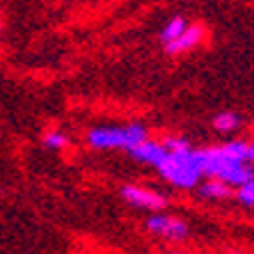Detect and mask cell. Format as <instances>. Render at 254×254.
<instances>
[{
  "label": "cell",
  "mask_w": 254,
  "mask_h": 254,
  "mask_svg": "<svg viewBox=\"0 0 254 254\" xmlns=\"http://www.w3.org/2000/svg\"><path fill=\"white\" fill-rule=\"evenodd\" d=\"M213 126H215V130L218 133H231V130H236L238 126H241V117H238L236 113H220L218 117L213 119Z\"/></svg>",
  "instance_id": "cell-11"
},
{
  "label": "cell",
  "mask_w": 254,
  "mask_h": 254,
  "mask_svg": "<svg viewBox=\"0 0 254 254\" xmlns=\"http://www.w3.org/2000/svg\"><path fill=\"white\" fill-rule=\"evenodd\" d=\"M199 195L204 199H213V201H220V199H229L234 195V190L227 181L222 179H215V177H208L204 184L199 186Z\"/></svg>",
  "instance_id": "cell-9"
},
{
  "label": "cell",
  "mask_w": 254,
  "mask_h": 254,
  "mask_svg": "<svg viewBox=\"0 0 254 254\" xmlns=\"http://www.w3.org/2000/svg\"><path fill=\"white\" fill-rule=\"evenodd\" d=\"M250 160L254 163V142H250Z\"/></svg>",
  "instance_id": "cell-15"
},
{
  "label": "cell",
  "mask_w": 254,
  "mask_h": 254,
  "mask_svg": "<svg viewBox=\"0 0 254 254\" xmlns=\"http://www.w3.org/2000/svg\"><path fill=\"white\" fill-rule=\"evenodd\" d=\"M215 179H222V181H227L229 186H243L248 184L250 179H254V167L250 165V160H234V163H229V165L225 167V170L220 172V177Z\"/></svg>",
  "instance_id": "cell-8"
},
{
  "label": "cell",
  "mask_w": 254,
  "mask_h": 254,
  "mask_svg": "<svg viewBox=\"0 0 254 254\" xmlns=\"http://www.w3.org/2000/svg\"><path fill=\"white\" fill-rule=\"evenodd\" d=\"M188 28V23H186V18L184 16H174V18H170L167 21V25L163 30H160V39H163V44H170V42H174L184 30Z\"/></svg>",
  "instance_id": "cell-10"
},
{
  "label": "cell",
  "mask_w": 254,
  "mask_h": 254,
  "mask_svg": "<svg viewBox=\"0 0 254 254\" xmlns=\"http://www.w3.org/2000/svg\"><path fill=\"white\" fill-rule=\"evenodd\" d=\"M206 37V28L204 25H188V28L181 32V35L174 39V42L165 44V51L170 55H179V53H186V51H190V48H195L201 44V39Z\"/></svg>",
  "instance_id": "cell-6"
},
{
  "label": "cell",
  "mask_w": 254,
  "mask_h": 254,
  "mask_svg": "<svg viewBox=\"0 0 254 254\" xmlns=\"http://www.w3.org/2000/svg\"><path fill=\"white\" fill-rule=\"evenodd\" d=\"M144 140H147V128L142 124L103 126V128H92L87 133V144L92 149H126L130 151Z\"/></svg>",
  "instance_id": "cell-2"
},
{
  "label": "cell",
  "mask_w": 254,
  "mask_h": 254,
  "mask_svg": "<svg viewBox=\"0 0 254 254\" xmlns=\"http://www.w3.org/2000/svg\"><path fill=\"white\" fill-rule=\"evenodd\" d=\"M69 144V137L64 133H60V130H48L46 135H44V147L46 149H53V151H60V149H64Z\"/></svg>",
  "instance_id": "cell-12"
},
{
  "label": "cell",
  "mask_w": 254,
  "mask_h": 254,
  "mask_svg": "<svg viewBox=\"0 0 254 254\" xmlns=\"http://www.w3.org/2000/svg\"><path fill=\"white\" fill-rule=\"evenodd\" d=\"M197 160H199V167H201V172H204V177H220V172L225 170L229 163H234V160L225 154L222 144H220V147L197 149Z\"/></svg>",
  "instance_id": "cell-5"
},
{
  "label": "cell",
  "mask_w": 254,
  "mask_h": 254,
  "mask_svg": "<svg viewBox=\"0 0 254 254\" xmlns=\"http://www.w3.org/2000/svg\"><path fill=\"white\" fill-rule=\"evenodd\" d=\"M163 144H165L167 151H184V149H192L188 140H184V137H177V135H167L165 140H163Z\"/></svg>",
  "instance_id": "cell-14"
},
{
  "label": "cell",
  "mask_w": 254,
  "mask_h": 254,
  "mask_svg": "<svg viewBox=\"0 0 254 254\" xmlns=\"http://www.w3.org/2000/svg\"><path fill=\"white\" fill-rule=\"evenodd\" d=\"M156 170L160 172V177L170 181L177 188H195L199 186V179L204 177V172L199 167L195 149H184V151H167L165 160L160 163Z\"/></svg>",
  "instance_id": "cell-1"
},
{
  "label": "cell",
  "mask_w": 254,
  "mask_h": 254,
  "mask_svg": "<svg viewBox=\"0 0 254 254\" xmlns=\"http://www.w3.org/2000/svg\"><path fill=\"white\" fill-rule=\"evenodd\" d=\"M236 199L241 201L243 206L254 208V179H250L248 184H243L236 188Z\"/></svg>",
  "instance_id": "cell-13"
},
{
  "label": "cell",
  "mask_w": 254,
  "mask_h": 254,
  "mask_svg": "<svg viewBox=\"0 0 254 254\" xmlns=\"http://www.w3.org/2000/svg\"><path fill=\"white\" fill-rule=\"evenodd\" d=\"M130 156L135 160H140V163H149V165H154V167H158L163 160H165V156H167V149H165V144L163 142H154V140H144V142H140L137 147H133L130 149Z\"/></svg>",
  "instance_id": "cell-7"
},
{
  "label": "cell",
  "mask_w": 254,
  "mask_h": 254,
  "mask_svg": "<svg viewBox=\"0 0 254 254\" xmlns=\"http://www.w3.org/2000/svg\"><path fill=\"white\" fill-rule=\"evenodd\" d=\"M170 254H188V252H184V250H172Z\"/></svg>",
  "instance_id": "cell-16"
},
{
  "label": "cell",
  "mask_w": 254,
  "mask_h": 254,
  "mask_svg": "<svg viewBox=\"0 0 254 254\" xmlns=\"http://www.w3.org/2000/svg\"><path fill=\"white\" fill-rule=\"evenodd\" d=\"M147 229L158 238L165 241H186L188 238V222L177 215H165V213H156L147 220Z\"/></svg>",
  "instance_id": "cell-3"
},
{
  "label": "cell",
  "mask_w": 254,
  "mask_h": 254,
  "mask_svg": "<svg viewBox=\"0 0 254 254\" xmlns=\"http://www.w3.org/2000/svg\"><path fill=\"white\" fill-rule=\"evenodd\" d=\"M0 30H2V25H0Z\"/></svg>",
  "instance_id": "cell-17"
},
{
  "label": "cell",
  "mask_w": 254,
  "mask_h": 254,
  "mask_svg": "<svg viewBox=\"0 0 254 254\" xmlns=\"http://www.w3.org/2000/svg\"><path fill=\"white\" fill-rule=\"evenodd\" d=\"M122 197L126 204L135 208H144V211H156L160 213L167 206V197L156 192L151 188H142V186H124L122 188Z\"/></svg>",
  "instance_id": "cell-4"
}]
</instances>
